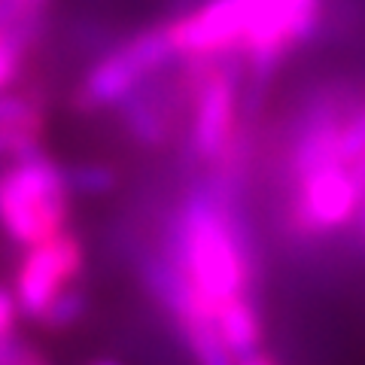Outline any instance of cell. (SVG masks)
I'll use <instances>...</instances> for the list:
<instances>
[{
	"label": "cell",
	"mask_w": 365,
	"mask_h": 365,
	"mask_svg": "<svg viewBox=\"0 0 365 365\" xmlns=\"http://www.w3.org/2000/svg\"><path fill=\"white\" fill-rule=\"evenodd\" d=\"M177 329L182 335V344L189 347L192 359H195V365H237V356L228 350L220 329H216V319L192 314L186 319H180Z\"/></svg>",
	"instance_id": "9"
},
{
	"label": "cell",
	"mask_w": 365,
	"mask_h": 365,
	"mask_svg": "<svg viewBox=\"0 0 365 365\" xmlns=\"http://www.w3.org/2000/svg\"><path fill=\"white\" fill-rule=\"evenodd\" d=\"M86 311H88V292L83 287H67L46 307V314L40 317V326L52 329V332H64V329L76 326L86 317Z\"/></svg>",
	"instance_id": "11"
},
{
	"label": "cell",
	"mask_w": 365,
	"mask_h": 365,
	"mask_svg": "<svg viewBox=\"0 0 365 365\" xmlns=\"http://www.w3.org/2000/svg\"><path fill=\"white\" fill-rule=\"evenodd\" d=\"M19 365H46L40 356H37V353H31V350H25V353H21V359H19Z\"/></svg>",
	"instance_id": "16"
},
{
	"label": "cell",
	"mask_w": 365,
	"mask_h": 365,
	"mask_svg": "<svg viewBox=\"0 0 365 365\" xmlns=\"http://www.w3.org/2000/svg\"><path fill=\"white\" fill-rule=\"evenodd\" d=\"M177 61L174 43L168 37V28H146L134 37L110 49L104 58L83 76L73 107L79 113H98V110H116L128 95H134L143 83H150Z\"/></svg>",
	"instance_id": "4"
},
{
	"label": "cell",
	"mask_w": 365,
	"mask_h": 365,
	"mask_svg": "<svg viewBox=\"0 0 365 365\" xmlns=\"http://www.w3.org/2000/svg\"><path fill=\"white\" fill-rule=\"evenodd\" d=\"M64 177H67V186L76 195H88V198H98V195H107L119 186V174L116 168L107 165V162H79L64 168Z\"/></svg>",
	"instance_id": "10"
},
{
	"label": "cell",
	"mask_w": 365,
	"mask_h": 365,
	"mask_svg": "<svg viewBox=\"0 0 365 365\" xmlns=\"http://www.w3.org/2000/svg\"><path fill=\"white\" fill-rule=\"evenodd\" d=\"M0 128H46V113L28 95H0Z\"/></svg>",
	"instance_id": "12"
},
{
	"label": "cell",
	"mask_w": 365,
	"mask_h": 365,
	"mask_svg": "<svg viewBox=\"0 0 365 365\" xmlns=\"http://www.w3.org/2000/svg\"><path fill=\"white\" fill-rule=\"evenodd\" d=\"M71 186L64 168L43 150L16 158L0 174V225L21 247H37L67 232Z\"/></svg>",
	"instance_id": "3"
},
{
	"label": "cell",
	"mask_w": 365,
	"mask_h": 365,
	"mask_svg": "<svg viewBox=\"0 0 365 365\" xmlns=\"http://www.w3.org/2000/svg\"><path fill=\"white\" fill-rule=\"evenodd\" d=\"M319 25L323 0H207L165 28L180 61L241 55L250 83L262 88Z\"/></svg>",
	"instance_id": "1"
},
{
	"label": "cell",
	"mask_w": 365,
	"mask_h": 365,
	"mask_svg": "<svg viewBox=\"0 0 365 365\" xmlns=\"http://www.w3.org/2000/svg\"><path fill=\"white\" fill-rule=\"evenodd\" d=\"M28 49H31V43L0 21V95H4V91L13 86V79L21 73Z\"/></svg>",
	"instance_id": "13"
},
{
	"label": "cell",
	"mask_w": 365,
	"mask_h": 365,
	"mask_svg": "<svg viewBox=\"0 0 365 365\" xmlns=\"http://www.w3.org/2000/svg\"><path fill=\"white\" fill-rule=\"evenodd\" d=\"M359 204L362 186L353 177L350 165L332 162L289 182L283 220L295 241L314 244L353 228Z\"/></svg>",
	"instance_id": "5"
},
{
	"label": "cell",
	"mask_w": 365,
	"mask_h": 365,
	"mask_svg": "<svg viewBox=\"0 0 365 365\" xmlns=\"http://www.w3.org/2000/svg\"><path fill=\"white\" fill-rule=\"evenodd\" d=\"M158 76L143 83L134 95H128L116 107L125 131L146 150H162L170 143L177 119V98H186V86H182L180 73L174 83H162Z\"/></svg>",
	"instance_id": "7"
},
{
	"label": "cell",
	"mask_w": 365,
	"mask_h": 365,
	"mask_svg": "<svg viewBox=\"0 0 365 365\" xmlns=\"http://www.w3.org/2000/svg\"><path fill=\"white\" fill-rule=\"evenodd\" d=\"M237 180L216 174L195 182L182 198L168 235V259L186 277L195 311L216 319V311L253 289V247L237 210Z\"/></svg>",
	"instance_id": "2"
},
{
	"label": "cell",
	"mask_w": 365,
	"mask_h": 365,
	"mask_svg": "<svg viewBox=\"0 0 365 365\" xmlns=\"http://www.w3.org/2000/svg\"><path fill=\"white\" fill-rule=\"evenodd\" d=\"M86 268L83 241L73 232H61L37 247H28L25 259L16 271V304L34 323H40L46 307L61 289L73 287V280Z\"/></svg>",
	"instance_id": "6"
},
{
	"label": "cell",
	"mask_w": 365,
	"mask_h": 365,
	"mask_svg": "<svg viewBox=\"0 0 365 365\" xmlns=\"http://www.w3.org/2000/svg\"><path fill=\"white\" fill-rule=\"evenodd\" d=\"M353 235H356V241L365 244V195H362V204H359V213H356V220H353V228H350Z\"/></svg>",
	"instance_id": "15"
},
{
	"label": "cell",
	"mask_w": 365,
	"mask_h": 365,
	"mask_svg": "<svg viewBox=\"0 0 365 365\" xmlns=\"http://www.w3.org/2000/svg\"><path fill=\"white\" fill-rule=\"evenodd\" d=\"M237 365H277V359L268 356L265 350H256V353H250V356H241V359H237Z\"/></svg>",
	"instance_id": "14"
},
{
	"label": "cell",
	"mask_w": 365,
	"mask_h": 365,
	"mask_svg": "<svg viewBox=\"0 0 365 365\" xmlns=\"http://www.w3.org/2000/svg\"><path fill=\"white\" fill-rule=\"evenodd\" d=\"M216 329H220L222 341L237 359L262 350L265 326H262V317H259V307L253 302V295L228 299L220 311H216Z\"/></svg>",
	"instance_id": "8"
},
{
	"label": "cell",
	"mask_w": 365,
	"mask_h": 365,
	"mask_svg": "<svg viewBox=\"0 0 365 365\" xmlns=\"http://www.w3.org/2000/svg\"><path fill=\"white\" fill-rule=\"evenodd\" d=\"M91 365H119V362H110V359H101V362H91Z\"/></svg>",
	"instance_id": "17"
}]
</instances>
